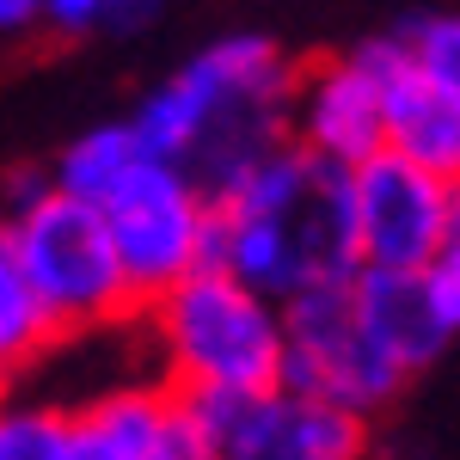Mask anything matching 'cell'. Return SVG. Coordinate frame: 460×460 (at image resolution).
I'll return each instance as SVG.
<instances>
[{
    "label": "cell",
    "instance_id": "cell-1",
    "mask_svg": "<svg viewBox=\"0 0 460 460\" xmlns=\"http://www.w3.org/2000/svg\"><path fill=\"white\" fill-rule=\"evenodd\" d=\"M160 350V381L178 393H258L283 375V314L240 277L197 264L142 314Z\"/></svg>",
    "mask_w": 460,
    "mask_h": 460
},
{
    "label": "cell",
    "instance_id": "cell-2",
    "mask_svg": "<svg viewBox=\"0 0 460 460\" xmlns=\"http://www.w3.org/2000/svg\"><path fill=\"white\" fill-rule=\"evenodd\" d=\"M6 246L19 258L25 283H31L37 307L49 319L56 338L68 332H111V325H129L142 314L136 295L123 283V264H117V246L105 234V215L86 197H68V190H43L25 209L6 215Z\"/></svg>",
    "mask_w": 460,
    "mask_h": 460
},
{
    "label": "cell",
    "instance_id": "cell-3",
    "mask_svg": "<svg viewBox=\"0 0 460 460\" xmlns=\"http://www.w3.org/2000/svg\"><path fill=\"white\" fill-rule=\"evenodd\" d=\"M350 277H314L288 301H277V314H283V375L277 381L295 393H314V399H332L375 424L405 393L411 375L375 344L368 319L356 314Z\"/></svg>",
    "mask_w": 460,
    "mask_h": 460
},
{
    "label": "cell",
    "instance_id": "cell-4",
    "mask_svg": "<svg viewBox=\"0 0 460 460\" xmlns=\"http://www.w3.org/2000/svg\"><path fill=\"white\" fill-rule=\"evenodd\" d=\"M99 215H105V234H111V246H117V264H123V283L136 295V307H147L154 295H166L178 277H190L203 264L209 197L172 160L142 154L99 197Z\"/></svg>",
    "mask_w": 460,
    "mask_h": 460
},
{
    "label": "cell",
    "instance_id": "cell-5",
    "mask_svg": "<svg viewBox=\"0 0 460 460\" xmlns=\"http://www.w3.org/2000/svg\"><path fill=\"white\" fill-rule=\"evenodd\" d=\"M356 264L375 270H424L442 246L460 240V178L418 166L393 147L344 166Z\"/></svg>",
    "mask_w": 460,
    "mask_h": 460
},
{
    "label": "cell",
    "instance_id": "cell-6",
    "mask_svg": "<svg viewBox=\"0 0 460 460\" xmlns=\"http://www.w3.org/2000/svg\"><path fill=\"white\" fill-rule=\"evenodd\" d=\"M178 399L203 424L215 460H368V418L283 381L258 393H178Z\"/></svg>",
    "mask_w": 460,
    "mask_h": 460
},
{
    "label": "cell",
    "instance_id": "cell-7",
    "mask_svg": "<svg viewBox=\"0 0 460 460\" xmlns=\"http://www.w3.org/2000/svg\"><path fill=\"white\" fill-rule=\"evenodd\" d=\"M356 56L381 86V147L460 178V80L424 74L393 31L356 43Z\"/></svg>",
    "mask_w": 460,
    "mask_h": 460
},
{
    "label": "cell",
    "instance_id": "cell-8",
    "mask_svg": "<svg viewBox=\"0 0 460 460\" xmlns=\"http://www.w3.org/2000/svg\"><path fill=\"white\" fill-rule=\"evenodd\" d=\"M288 142L314 154L319 166H356L381 147V86L362 68V56H338L319 68H295L288 86Z\"/></svg>",
    "mask_w": 460,
    "mask_h": 460
},
{
    "label": "cell",
    "instance_id": "cell-9",
    "mask_svg": "<svg viewBox=\"0 0 460 460\" xmlns=\"http://www.w3.org/2000/svg\"><path fill=\"white\" fill-rule=\"evenodd\" d=\"M350 295H356V314L368 319V332H375V344L405 375L436 368L442 350L455 344V332H460L455 319L429 301L424 270H375V264H356Z\"/></svg>",
    "mask_w": 460,
    "mask_h": 460
},
{
    "label": "cell",
    "instance_id": "cell-10",
    "mask_svg": "<svg viewBox=\"0 0 460 460\" xmlns=\"http://www.w3.org/2000/svg\"><path fill=\"white\" fill-rule=\"evenodd\" d=\"M166 405H172L166 381H123L93 393L68 411V460H154Z\"/></svg>",
    "mask_w": 460,
    "mask_h": 460
},
{
    "label": "cell",
    "instance_id": "cell-11",
    "mask_svg": "<svg viewBox=\"0 0 460 460\" xmlns=\"http://www.w3.org/2000/svg\"><path fill=\"white\" fill-rule=\"evenodd\" d=\"M215 111H221V99L209 93V80L184 62L172 80H160L142 105H136L129 129H136V147H142V154L184 166V154L197 147V136H203V123H209Z\"/></svg>",
    "mask_w": 460,
    "mask_h": 460
},
{
    "label": "cell",
    "instance_id": "cell-12",
    "mask_svg": "<svg viewBox=\"0 0 460 460\" xmlns=\"http://www.w3.org/2000/svg\"><path fill=\"white\" fill-rule=\"evenodd\" d=\"M49 344H56V332H49V319L37 307L19 258H13L6 234H0V387H19V375L31 362H43Z\"/></svg>",
    "mask_w": 460,
    "mask_h": 460
},
{
    "label": "cell",
    "instance_id": "cell-13",
    "mask_svg": "<svg viewBox=\"0 0 460 460\" xmlns=\"http://www.w3.org/2000/svg\"><path fill=\"white\" fill-rule=\"evenodd\" d=\"M142 160V147H136V129L129 123H99V129H86V136H74L62 147V160L49 166V184L56 190H68V197H86V203H99L117 178L129 172Z\"/></svg>",
    "mask_w": 460,
    "mask_h": 460
},
{
    "label": "cell",
    "instance_id": "cell-14",
    "mask_svg": "<svg viewBox=\"0 0 460 460\" xmlns=\"http://www.w3.org/2000/svg\"><path fill=\"white\" fill-rule=\"evenodd\" d=\"M0 460H68V405L0 393Z\"/></svg>",
    "mask_w": 460,
    "mask_h": 460
},
{
    "label": "cell",
    "instance_id": "cell-15",
    "mask_svg": "<svg viewBox=\"0 0 460 460\" xmlns=\"http://www.w3.org/2000/svg\"><path fill=\"white\" fill-rule=\"evenodd\" d=\"M99 13H105V0H37V25H49L62 37L99 31Z\"/></svg>",
    "mask_w": 460,
    "mask_h": 460
},
{
    "label": "cell",
    "instance_id": "cell-16",
    "mask_svg": "<svg viewBox=\"0 0 460 460\" xmlns=\"http://www.w3.org/2000/svg\"><path fill=\"white\" fill-rule=\"evenodd\" d=\"M160 19V0H105V13H99V31L111 37H136L147 31Z\"/></svg>",
    "mask_w": 460,
    "mask_h": 460
},
{
    "label": "cell",
    "instance_id": "cell-17",
    "mask_svg": "<svg viewBox=\"0 0 460 460\" xmlns=\"http://www.w3.org/2000/svg\"><path fill=\"white\" fill-rule=\"evenodd\" d=\"M37 25V0H0V37H19Z\"/></svg>",
    "mask_w": 460,
    "mask_h": 460
}]
</instances>
